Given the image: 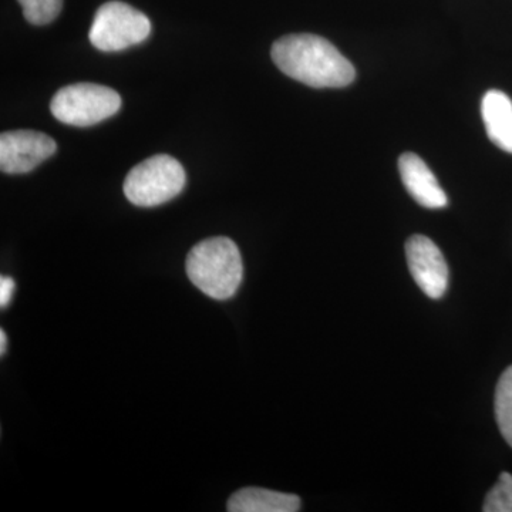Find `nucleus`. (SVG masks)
Segmentation results:
<instances>
[{
  "mask_svg": "<svg viewBox=\"0 0 512 512\" xmlns=\"http://www.w3.org/2000/svg\"><path fill=\"white\" fill-rule=\"evenodd\" d=\"M271 56L282 73L315 89H342L356 79L353 64L329 40L309 33L276 40Z\"/></svg>",
  "mask_w": 512,
  "mask_h": 512,
  "instance_id": "f257e3e1",
  "label": "nucleus"
},
{
  "mask_svg": "<svg viewBox=\"0 0 512 512\" xmlns=\"http://www.w3.org/2000/svg\"><path fill=\"white\" fill-rule=\"evenodd\" d=\"M188 279L215 301H227L244 279L241 252L232 239H205L191 249L185 262Z\"/></svg>",
  "mask_w": 512,
  "mask_h": 512,
  "instance_id": "f03ea898",
  "label": "nucleus"
},
{
  "mask_svg": "<svg viewBox=\"0 0 512 512\" xmlns=\"http://www.w3.org/2000/svg\"><path fill=\"white\" fill-rule=\"evenodd\" d=\"M187 183L180 161L167 154L147 158L137 164L124 181V195L136 207L151 208L174 200Z\"/></svg>",
  "mask_w": 512,
  "mask_h": 512,
  "instance_id": "7ed1b4c3",
  "label": "nucleus"
},
{
  "mask_svg": "<svg viewBox=\"0 0 512 512\" xmlns=\"http://www.w3.org/2000/svg\"><path fill=\"white\" fill-rule=\"evenodd\" d=\"M120 109V94L96 83H74L63 87L50 103L53 116L74 127L96 126Z\"/></svg>",
  "mask_w": 512,
  "mask_h": 512,
  "instance_id": "20e7f679",
  "label": "nucleus"
},
{
  "mask_svg": "<svg viewBox=\"0 0 512 512\" xmlns=\"http://www.w3.org/2000/svg\"><path fill=\"white\" fill-rule=\"evenodd\" d=\"M151 22L140 10L124 2L101 5L90 28V43L101 52H121L150 36Z\"/></svg>",
  "mask_w": 512,
  "mask_h": 512,
  "instance_id": "39448f33",
  "label": "nucleus"
},
{
  "mask_svg": "<svg viewBox=\"0 0 512 512\" xmlns=\"http://www.w3.org/2000/svg\"><path fill=\"white\" fill-rule=\"evenodd\" d=\"M56 141L35 130L5 131L0 136V168L6 174H26L56 153Z\"/></svg>",
  "mask_w": 512,
  "mask_h": 512,
  "instance_id": "423d86ee",
  "label": "nucleus"
},
{
  "mask_svg": "<svg viewBox=\"0 0 512 512\" xmlns=\"http://www.w3.org/2000/svg\"><path fill=\"white\" fill-rule=\"evenodd\" d=\"M410 274L421 291L431 299H441L448 288V265L439 247L424 235H413L406 242Z\"/></svg>",
  "mask_w": 512,
  "mask_h": 512,
  "instance_id": "0eeeda50",
  "label": "nucleus"
},
{
  "mask_svg": "<svg viewBox=\"0 0 512 512\" xmlns=\"http://www.w3.org/2000/svg\"><path fill=\"white\" fill-rule=\"evenodd\" d=\"M400 177L413 200L429 210H440L448 204L446 192L417 154L404 153L399 158Z\"/></svg>",
  "mask_w": 512,
  "mask_h": 512,
  "instance_id": "6e6552de",
  "label": "nucleus"
},
{
  "mask_svg": "<svg viewBox=\"0 0 512 512\" xmlns=\"http://www.w3.org/2000/svg\"><path fill=\"white\" fill-rule=\"evenodd\" d=\"M481 114L491 141L512 154V101L500 90H490L481 101Z\"/></svg>",
  "mask_w": 512,
  "mask_h": 512,
  "instance_id": "1a4fd4ad",
  "label": "nucleus"
},
{
  "mask_svg": "<svg viewBox=\"0 0 512 512\" xmlns=\"http://www.w3.org/2000/svg\"><path fill=\"white\" fill-rule=\"evenodd\" d=\"M301 498L265 488H242L229 498V512H296L301 510Z\"/></svg>",
  "mask_w": 512,
  "mask_h": 512,
  "instance_id": "9d476101",
  "label": "nucleus"
},
{
  "mask_svg": "<svg viewBox=\"0 0 512 512\" xmlns=\"http://www.w3.org/2000/svg\"><path fill=\"white\" fill-rule=\"evenodd\" d=\"M495 420L505 441L512 447V366L504 370L495 389Z\"/></svg>",
  "mask_w": 512,
  "mask_h": 512,
  "instance_id": "9b49d317",
  "label": "nucleus"
},
{
  "mask_svg": "<svg viewBox=\"0 0 512 512\" xmlns=\"http://www.w3.org/2000/svg\"><path fill=\"white\" fill-rule=\"evenodd\" d=\"M23 9V15L29 23L35 26H45L52 23L60 15L63 0H18Z\"/></svg>",
  "mask_w": 512,
  "mask_h": 512,
  "instance_id": "f8f14e48",
  "label": "nucleus"
},
{
  "mask_svg": "<svg viewBox=\"0 0 512 512\" xmlns=\"http://www.w3.org/2000/svg\"><path fill=\"white\" fill-rule=\"evenodd\" d=\"M485 512H512V476L501 474L484 501Z\"/></svg>",
  "mask_w": 512,
  "mask_h": 512,
  "instance_id": "ddd939ff",
  "label": "nucleus"
},
{
  "mask_svg": "<svg viewBox=\"0 0 512 512\" xmlns=\"http://www.w3.org/2000/svg\"><path fill=\"white\" fill-rule=\"evenodd\" d=\"M16 284L10 276L0 278V308L5 309L15 295Z\"/></svg>",
  "mask_w": 512,
  "mask_h": 512,
  "instance_id": "4468645a",
  "label": "nucleus"
},
{
  "mask_svg": "<svg viewBox=\"0 0 512 512\" xmlns=\"http://www.w3.org/2000/svg\"><path fill=\"white\" fill-rule=\"evenodd\" d=\"M6 346H8V338H6L5 330H0V355H5Z\"/></svg>",
  "mask_w": 512,
  "mask_h": 512,
  "instance_id": "2eb2a0df",
  "label": "nucleus"
}]
</instances>
